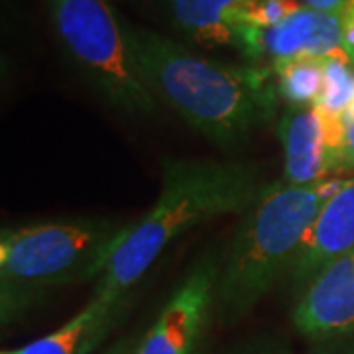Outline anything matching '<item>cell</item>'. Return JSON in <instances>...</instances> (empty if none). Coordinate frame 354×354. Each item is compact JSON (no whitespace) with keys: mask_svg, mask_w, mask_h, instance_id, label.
<instances>
[{"mask_svg":"<svg viewBox=\"0 0 354 354\" xmlns=\"http://www.w3.org/2000/svg\"><path fill=\"white\" fill-rule=\"evenodd\" d=\"M124 32L150 91L209 142L236 146L272 118L279 97L272 69L218 64L152 30L124 24Z\"/></svg>","mask_w":354,"mask_h":354,"instance_id":"6da1fadb","label":"cell"},{"mask_svg":"<svg viewBox=\"0 0 354 354\" xmlns=\"http://www.w3.org/2000/svg\"><path fill=\"white\" fill-rule=\"evenodd\" d=\"M254 165L215 160L162 162V189L150 211L128 223L102 268L95 293L130 295L160 254L191 227L246 213L264 191Z\"/></svg>","mask_w":354,"mask_h":354,"instance_id":"7a4b0ae2","label":"cell"},{"mask_svg":"<svg viewBox=\"0 0 354 354\" xmlns=\"http://www.w3.org/2000/svg\"><path fill=\"white\" fill-rule=\"evenodd\" d=\"M341 185L339 177L307 187L283 181L266 185L246 211L221 266L215 301L227 323L246 315L283 274L288 276L317 213Z\"/></svg>","mask_w":354,"mask_h":354,"instance_id":"3957f363","label":"cell"},{"mask_svg":"<svg viewBox=\"0 0 354 354\" xmlns=\"http://www.w3.org/2000/svg\"><path fill=\"white\" fill-rule=\"evenodd\" d=\"M128 223L71 218L4 228L0 232L2 327L24 317L50 291L99 278Z\"/></svg>","mask_w":354,"mask_h":354,"instance_id":"277c9868","label":"cell"},{"mask_svg":"<svg viewBox=\"0 0 354 354\" xmlns=\"http://www.w3.org/2000/svg\"><path fill=\"white\" fill-rule=\"evenodd\" d=\"M51 20L65 51L104 101L130 116L156 113L124 26L104 0H50Z\"/></svg>","mask_w":354,"mask_h":354,"instance_id":"5b68a950","label":"cell"},{"mask_svg":"<svg viewBox=\"0 0 354 354\" xmlns=\"http://www.w3.org/2000/svg\"><path fill=\"white\" fill-rule=\"evenodd\" d=\"M276 132L283 150V183L307 187L342 171L346 116L317 106H291L281 114Z\"/></svg>","mask_w":354,"mask_h":354,"instance_id":"8992f818","label":"cell"},{"mask_svg":"<svg viewBox=\"0 0 354 354\" xmlns=\"http://www.w3.org/2000/svg\"><path fill=\"white\" fill-rule=\"evenodd\" d=\"M221 262L203 256L179 283L150 329L140 337L132 354H197L215 301Z\"/></svg>","mask_w":354,"mask_h":354,"instance_id":"52a82bcc","label":"cell"},{"mask_svg":"<svg viewBox=\"0 0 354 354\" xmlns=\"http://www.w3.org/2000/svg\"><path fill=\"white\" fill-rule=\"evenodd\" d=\"M242 55L258 67L276 69L293 59L348 62L342 46L341 16L301 8L274 28L250 26Z\"/></svg>","mask_w":354,"mask_h":354,"instance_id":"ba28073f","label":"cell"},{"mask_svg":"<svg viewBox=\"0 0 354 354\" xmlns=\"http://www.w3.org/2000/svg\"><path fill=\"white\" fill-rule=\"evenodd\" d=\"M291 321L309 342L354 335V248L305 286Z\"/></svg>","mask_w":354,"mask_h":354,"instance_id":"9c48e42d","label":"cell"},{"mask_svg":"<svg viewBox=\"0 0 354 354\" xmlns=\"http://www.w3.org/2000/svg\"><path fill=\"white\" fill-rule=\"evenodd\" d=\"M354 248V179L342 185L321 207L295 254L288 278L304 290L330 262Z\"/></svg>","mask_w":354,"mask_h":354,"instance_id":"30bf717a","label":"cell"},{"mask_svg":"<svg viewBox=\"0 0 354 354\" xmlns=\"http://www.w3.org/2000/svg\"><path fill=\"white\" fill-rule=\"evenodd\" d=\"M128 307L130 295L118 297L95 293L91 301L62 327L24 346L0 354H93L122 321Z\"/></svg>","mask_w":354,"mask_h":354,"instance_id":"8fae6325","label":"cell"},{"mask_svg":"<svg viewBox=\"0 0 354 354\" xmlns=\"http://www.w3.org/2000/svg\"><path fill=\"white\" fill-rule=\"evenodd\" d=\"M252 0H167L176 26L193 41L218 48L228 46L242 53L250 30Z\"/></svg>","mask_w":354,"mask_h":354,"instance_id":"7c38bea8","label":"cell"},{"mask_svg":"<svg viewBox=\"0 0 354 354\" xmlns=\"http://www.w3.org/2000/svg\"><path fill=\"white\" fill-rule=\"evenodd\" d=\"M278 95L291 106H313L323 88L325 67L321 59H293L272 69Z\"/></svg>","mask_w":354,"mask_h":354,"instance_id":"4fadbf2b","label":"cell"},{"mask_svg":"<svg viewBox=\"0 0 354 354\" xmlns=\"http://www.w3.org/2000/svg\"><path fill=\"white\" fill-rule=\"evenodd\" d=\"M323 88L313 106L337 116H346L354 101L353 65L341 59H325Z\"/></svg>","mask_w":354,"mask_h":354,"instance_id":"5bb4252c","label":"cell"},{"mask_svg":"<svg viewBox=\"0 0 354 354\" xmlns=\"http://www.w3.org/2000/svg\"><path fill=\"white\" fill-rule=\"evenodd\" d=\"M301 8L299 0H252L248 22L254 28H274Z\"/></svg>","mask_w":354,"mask_h":354,"instance_id":"9a60e30c","label":"cell"},{"mask_svg":"<svg viewBox=\"0 0 354 354\" xmlns=\"http://www.w3.org/2000/svg\"><path fill=\"white\" fill-rule=\"evenodd\" d=\"M307 354H354V335L342 339L311 342Z\"/></svg>","mask_w":354,"mask_h":354,"instance_id":"2e32d148","label":"cell"},{"mask_svg":"<svg viewBox=\"0 0 354 354\" xmlns=\"http://www.w3.org/2000/svg\"><path fill=\"white\" fill-rule=\"evenodd\" d=\"M341 24L342 46H344V51H346V57H348L351 65H354V0L341 14Z\"/></svg>","mask_w":354,"mask_h":354,"instance_id":"e0dca14e","label":"cell"},{"mask_svg":"<svg viewBox=\"0 0 354 354\" xmlns=\"http://www.w3.org/2000/svg\"><path fill=\"white\" fill-rule=\"evenodd\" d=\"M299 2L304 4L305 8H311V10H317V12L341 16L353 0H299Z\"/></svg>","mask_w":354,"mask_h":354,"instance_id":"ac0fdd59","label":"cell"},{"mask_svg":"<svg viewBox=\"0 0 354 354\" xmlns=\"http://www.w3.org/2000/svg\"><path fill=\"white\" fill-rule=\"evenodd\" d=\"M232 354H290L283 346H279L276 342H266V341H258L252 342V344H246L242 346L241 351Z\"/></svg>","mask_w":354,"mask_h":354,"instance_id":"d6986e66","label":"cell"},{"mask_svg":"<svg viewBox=\"0 0 354 354\" xmlns=\"http://www.w3.org/2000/svg\"><path fill=\"white\" fill-rule=\"evenodd\" d=\"M354 169V116H346V146H344V162L342 171Z\"/></svg>","mask_w":354,"mask_h":354,"instance_id":"ffe728a7","label":"cell"},{"mask_svg":"<svg viewBox=\"0 0 354 354\" xmlns=\"http://www.w3.org/2000/svg\"><path fill=\"white\" fill-rule=\"evenodd\" d=\"M134 344H136L134 339H122V341L114 342L113 346H111V348H109L104 354H132V351H134Z\"/></svg>","mask_w":354,"mask_h":354,"instance_id":"44dd1931","label":"cell"},{"mask_svg":"<svg viewBox=\"0 0 354 354\" xmlns=\"http://www.w3.org/2000/svg\"><path fill=\"white\" fill-rule=\"evenodd\" d=\"M346 116H354V101H353V104H351V109H348V113H346Z\"/></svg>","mask_w":354,"mask_h":354,"instance_id":"7402d4cb","label":"cell"}]
</instances>
